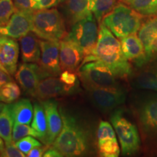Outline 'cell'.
Wrapping results in <instances>:
<instances>
[{
	"label": "cell",
	"mask_w": 157,
	"mask_h": 157,
	"mask_svg": "<svg viewBox=\"0 0 157 157\" xmlns=\"http://www.w3.org/2000/svg\"><path fill=\"white\" fill-rule=\"evenodd\" d=\"M63 120L60 134L51 145L62 156H84L93 149L92 132L82 121L60 107L59 109Z\"/></svg>",
	"instance_id": "cell-1"
},
{
	"label": "cell",
	"mask_w": 157,
	"mask_h": 157,
	"mask_svg": "<svg viewBox=\"0 0 157 157\" xmlns=\"http://www.w3.org/2000/svg\"><path fill=\"white\" fill-rule=\"evenodd\" d=\"M98 60L108 66L119 78L132 76V65L124 56L121 42L103 22L99 23L98 38L93 54L84 58L81 64Z\"/></svg>",
	"instance_id": "cell-2"
},
{
	"label": "cell",
	"mask_w": 157,
	"mask_h": 157,
	"mask_svg": "<svg viewBox=\"0 0 157 157\" xmlns=\"http://www.w3.org/2000/svg\"><path fill=\"white\" fill-rule=\"evenodd\" d=\"M132 111L140 132L142 147L147 154H157V93L139 95Z\"/></svg>",
	"instance_id": "cell-3"
},
{
	"label": "cell",
	"mask_w": 157,
	"mask_h": 157,
	"mask_svg": "<svg viewBox=\"0 0 157 157\" xmlns=\"http://www.w3.org/2000/svg\"><path fill=\"white\" fill-rule=\"evenodd\" d=\"M143 15L125 4H117L110 13L105 15L101 22L105 24L114 36L121 39L137 34L144 22Z\"/></svg>",
	"instance_id": "cell-4"
},
{
	"label": "cell",
	"mask_w": 157,
	"mask_h": 157,
	"mask_svg": "<svg viewBox=\"0 0 157 157\" xmlns=\"http://www.w3.org/2000/svg\"><path fill=\"white\" fill-rule=\"evenodd\" d=\"M31 32L44 40L60 41L67 36L63 17L56 8L34 10Z\"/></svg>",
	"instance_id": "cell-5"
},
{
	"label": "cell",
	"mask_w": 157,
	"mask_h": 157,
	"mask_svg": "<svg viewBox=\"0 0 157 157\" xmlns=\"http://www.w3.org/2000/svg\"><path fill=\"white\" fill-rule=\"evenodd\" d=\"M121 146V154L124 156L137 154L142 148V141L137 124L132 122L125 115L121 109L113 110L110 117Z\"/></svg>",
	"instance_id": "cell-6"
},
{
	"label": "cell",
	"mask_w": 157,
	"mask_h": 157,
	"mask_svg": "<svg viewBox=\"0 0 157 157\" xmlns=\"http://www.w3.org/2000/svg\"><path fill=\"white\" fill-rule=\"evenodd\" d=\"M76 73L86 90L121 87L112 71L98 60L81 64Z\"/></svg>",
	"instance_id": "cell-7"
},
{
	"label": "cell",
	"mask_w": 157,
	"mask_h": 157,
	"mask_svg": "<svg viewBox=\"0 0 157 157\" xmlns=\"http://www.w3.org/2000/svg\"><path fill=\"white\" fill-rule=\"evenodd\" d=\"M97 22L94 15L91 14L74 23L66 37L81 48L84 58L93 54L97 44L99 31Z\"/></svg>",
	"instance_id": "cell-8"
},
{
	"label": "cell",
	"mask_w": 157,
	"mask_h": 157,
	"mask_svg": "<svg viewBox=\"0 0 157 157\" xmlns=\"http://www.w3.org/2000/svg\"><path fill=\"white\" fill-rule=\"evenodd\" d=\"M87 91L93 105L104 113L113 111L126 101V91L121 87L93 88Z\"/></svg>",
	"instance_id": "cell-9"
},
{
	"label": "cell",
	"mask_w": 157,
	"mask_h": 157,
	"mask_svg": "<svg viewBox=\"0 0 157 157\" xmlns=\"http://www.w3.org/2000/svg\"><path fill=\"white\" fill-rule=\"evenodd\" d=\"M41 57L39 67L47 77L60 76V41L40 40Z\"/></svg>",
	"instance_id": "cell-10"
},
{
	"label": "cell",
	"mask_w": 157,
	"mask_h": 157,
	"mask_svg": "<svg viewBox=\"0 0 157 157\" xmlns=\"http://www.w3.org/2000/svg\"><path fill=\"white\" fill-rule=\"evenodd\" d=\"M15 77L23 91L34 97L39 82L47 76L39 65L34 63L23 62L20 64Z\"/></svg>",
	"instance_id": "cell-11"
},
{
	"label": "cell",
	"mask_w": 157,
	"mask_h": 157,
	"mask_svg": "<svg viewBox=\"0 0 157 157\" xmlns=\"http://www.w3.org/2000/svg\"><path fill=\"white\" fill-rule=\"evenodd\" d=\"M34 12L16 10L9 21L0 29V34L15 39H20L31 31Z\"/></svg>",
	"instance_id": "cell-12"
},
{
	"label": "cell",
	"mask_w": 157,
	"mask_h": 157,
	"mask_svg": "<svg viewBox=\"0 0 157 157\" xmlns=\"http://www.w3.org/2000/svg\"><path fill=\"white\" fill-rule=\"evenodd\" d=\"M40 103L44 107L48 124L47 134L43 143L51 146L62 129V117L58 107V103L55 100H43L40 101Z\"/></svg>",
	"instance_id": "cell-13"
},
{
	"label": "cell",
	"mask_w": 157,
	"mask_h": 157,
	"mask_svg": "<svg viewBox=\"0 0 157 157\" xmlns=\"http://www.w3.org/2000/svg\"><path fill=\"white\" fill-rule=\"evenodd\" d=\"M84 53L75 43L65 38L60 41V66L61 71H76L83 61Z\"/></svg>",
	"instance_id": "cell-14"
},
{
	"label": "cell",
	"mask_w": 157,
	"mask_h": 157,
	"mask_svg": "<svg viewBox=\"0 0 157 157\" xmlns=\"http://www.w3.org/2000/svg\"><path fill=\"white\" fill-rule=\"evenodd\" d=\"M123 54L129 61L133 62L137 68H140L148 63L146 50L137 34L120 39Z\"/></svg>",
	"instance_id": "cell-15"
},
{
	"label": "cell",
	"mask_w": 157,
	"mask_h": 157,
	"mask_svg": "<svg viewBox=\"0 0 157 157\" xmlns=\"http://www.w3.org/2000/svg\"><path fill=\"white\" fill-rule=\"evenodd\" d=\"M75 90L71 89L56 76H48L42 78L38 84L35 96L39 101L52 99L63 95L74 93Z\"/></svg>",
	"instance_id": "cell-16"
},
{
	"label": "cell",
	"mask_w": 157,
	"mask_h": 157,
	"mask_svg": "<svg viewBox=\"0 0 157 157\" xmlns=\"http://www.w3.org/2000/svg\"><path fill=\"white\" fill-rule=\"evenodd\" d=\"M19 52V44L15 39L0 34V60L10 75L17 71Z\"/></svg>",
	"instance_id": "cell-17"
},
{
	"label": "cell",
	"mask_w": 157,
	"mask_h": 157,
	"mask_svg": "<svg viewBox=\"0 0 157 157\" xmlns=\"http://www.w3.org/2000/svg\"><path fill=\"white\" fill-rule=\"evenodd\" d=\"M34 33L29 32L20 39L21 58L24 63H38L41 57L40 40Z\"/></svg>",
	"instance_id": "cell-18"
},
{
	"label": "cell",
	"mask_w": 157,
	"mask_h": 157,
	"mask_svg": "<svg viewBox=\"0 0 157 157\" xmlns=\"http://www.w3.org/2000/svg\"><path fill=\"white\" fill-rule=\"evenodd\" d=\"M64 2L66 17L71 25L93 14L90 0H65Z\"/></svg>",
	"instance_id": "cell-19"
},
{
	"label": "cell",
	"mask_w": 157,
	"mask_h": 157,
	"mask_svg": "<svg viewBox=\"0 0 157 157\" xmlns=\"http://www.w3.org/2000/svg\"><path fill=\"white\" fill-rule=\"evenodd\" d=\"M14 123L30 124L34 117V107L28 98H22L9 105Z\"/></svg>",
	"instance_id": "cell-20"
},
{
	"label": "cell",
	"mask_w": 157,
	"mask_h": 157,
	"mask_svg": "<svg viewBox=\"0 0 157 157\" xmlns=\"http://www.w3.org/2000/svg\"><path fill=\"white\" fill-rule=\"evenodd\" d=\"M139 68L140 70L133 76L132 85L137 89L157 92V71L148 66Z\"/></svg>",
	"instance_id": "cell-21"
},
{
	"label": "cell",
	"mask_w": 157,
	"mask_h": 157,
	"mask_svg": "<svg viewBox=\"0 0 157 157\" xmlns=\"http://www.w3.org/2000/svg\"><path fill=\"white\" fill-rule=\"evenodd\" d=\"M137 35L144 45L146 52L150 47L154 37L157 35V16L150 17L141 25Z\"/></svg>",
	"instance_id": "cell-22"
},
{
	"label": "cell",
	"mask_w": 157,
	"mask_h": 157,
	"mask_svg": "<svg viewBox=\"0 0 157 157\" xmlns=\"http://www.w3.org/2000/svg\"><path fill=\"white\" fill-rule=\"evenodd\" d=\"M14 121L12 117L9 105L0 113V137L5 141V146L13 143V129Z\"/></svg>",
	"instance_id": "cell-23"
},
{
	"label": "cell",
	"mask_w": 157,
	"mask_h": 157,
	"mask_svg": "<svg viewBox=\"0 0 157 157\" xmlns=\"http://www.w3.org/2000/svg\"><path fill=\"white\" fill-rule=\"evenodd\" d=\"M98 153L103 157H118L120 154V147L116 137H107L98 140Z\"/></svg>",
	"instance_id": "cell-24"
},
{
	"label": "cell",
	"mask_w": 157,
	"mask_h": 157,
	"mask_svg": "<svg viewBox=\"0 0 157 157\" xmlns=\"http://www.w3.org/2000/svg\"><path fill=\"white\" fill-rule=\"evenodd\" d=\"M117 5V0H90V7L98 23L110 13Z\"/></svg>",
	"instance_id": "cell-25"
},
{
	"label": "cell",
	"mask_w": 157,
	"mask_h": 157,
	"mask_svg": "<svg viewBox=\"0 0 157 157\" xmlns=\"http://www.w3.org/2000/svg\"><path fill=\"white\" fill-rule=\"evenodd\" d=\"M31 127L42 135L43 142L47 134L48 124H47L46 114H45L44 107L40 102L35 103L34 105V117L31 122Z\"/></svg>",
	"instance_id": "cell-26"
},
{
	"label": "cell",
	"mask_w": 157,
	"mask_h": 157,
	"mask_svg": "<svg viewBox=\"0 0 157 157\" xmlns=\"http://www.w3.org/2000/svg\"><path fill=\"white\" fill-rule=\"evenodd\" d=\"M21 91L19 86L13 81L7 82L0 88V101L6 103H12L17 101Z\"/></svg>",
	"instance_id": "cell-27"
},
{
	"label": "cell",
	"mask_w": 157,
	"mask_h": 157,
	"mask_svg": "<svg viewBox=\"0 0 157 157\" xmlns=\"http://www.w3.org/2000/svg\"><path fill=\"white\" fill-rule=\"evenodd\" d=\"M26 136L34 137L36 138L40 139L42 142V136L32 127L29 126V124H25L14 123L13 129V142H17L20 139Z\"/></svg>",
	"instance_id": "cell-28"
},
{
	"label": "cell",
	"mask_w": 157,
	"mask_h": 157,
	"mask_svg": "<svg viewBox=\"0 0 157 157\" xmlns=\"http://www.w3.org/2000/svg\"><path fill=\"white\" fill-rule=\"evenodd\" d=\"M119 1L146 17L147 13L155 5L157 0H119Z\"/></svg>",
	"instance_id": "cell-29"
},
{
	"label": "cell",
	"mask_w": 157,
	"mask_h": 157,
	"mask_svg": "<svg viewBox=\"0 0 157 157\" xmlns=\"http://www.w3.org/2000/svg\"><path fill=\"white\" fill-rule=\"evenodd\" d=\"M16 10L13 0H0V24L5 25Z\"/></svg>",
	"instance_id": "cell-30"
},
{
	"label": "cell",
	"mask_w": 157,
	"mask_h": 157,
	"mask_svg": "<svg viewBox=\"0 0 157 157\" xmlns=\"http://www.w3.org/2000/svg\"><path fill=\"white\" fill-rule=\"evenodd\" d=\"M35 138L36 137L32 136H26L20 139L17 142L14 143V144L17 148L26 155L31 149L36 146H42V143Z\"/></svg>",
	"instance_id": "cell-31"
},
{
	"label": "cell",
	"mask_w": 157,
	"mask_h": 157,
	"mask_svg": "<svg viewBox=\"0 0 157 157\" xmlns=\"http://www.w3.org/2000/svg\"><path fill=\"white\" fill-rule=\"evenodd\" d=\"M77 76V74L74 73V71L66 70L63 71V72L60 73L59 78L67 87L74 90H76L78 84Z\"/></svg>",
	"instance_id": "cell-32"
},
{
	"label": "cell",
	"mask_w": 157,
	"mask_h": 157,
	"mask_svg": "<svg viewBox=\"0 0 157 157\" xmlns=\"http://www.w3.org/2000/svg\"><path fill=\"white\" fill-rule=\"evenodd\" d=\"M65 0H31V5L34 10L50 9L63 2Z\"/></svg>",
	"instance_id": "cell-33"
},
{
	"label": "cell",
	"mask_w": 157,
	"mask_h": 157,
	"mask_svg": "<svg viewBox=\"0 0 157 157\" xmlns=\"http://www.w3.org/2000/svg\"><path fill=\"white\" fill-rule=\"evenodd\" d=\"M2 156L4 157H25L26 156L24 153H23L17 148L14 143H11L10 145L5 146V149L2 152Z\"/></svg>",
	"instance_id": "cell-34"
},
{
	"label": "cell",
	"mask_w": 157,
	"mask_h": 157,
	"mask_svg": "<svg viewBox=\"0 0 157 157\" xmlns=\"http://www.w3.org/2000/svg\"><path fill=\"white\" fill-rule=\"evenodd\" d=\"M17 10L34 12L31 5V0H13Z\"/></svg>",
	"instance_id": "cell-35"
},
{
	"label": "cell",
	"mask_w": 157,
	"mask_h": 157,
	"mask_svg": "<svg viewBox=\"0 0 157 157\" xmlns=\"http://www.w3.org/2000/svg\"><path fill=\"white\" fill-rule=\"evenodd\" d=\"M51 146L49 145H46L45 146H36L29 151L28 154H26V156L28 157H41L43 156L44 152L46 151L48 149L50 148Z\"/></svg>",
	"instance_id": "cell-36"
},
{
	"label": "cell",
	"mask_w": 157,
	"mask_h": 157,
	"mask_svg": "<svg viewBox=\"0 0 157 157\" xmlns=\"http://www.w3.org/2000/svg\"><path fill=\"white\" fill-rule=\"evenodd\" d=\"M146 52L147 58H148V63L153 57L157 56V35L154 37V39H153L151 44L150 47H149L148 50H147Z\"/></svg>",
	"instance_id": "cell-37"
},
{
	"label": "cell",
	"mask_w": 157,
	"mask_h": 157,
	"mask_svg": "<svg viewBox=\"0 0 157 157\" xmlns=\"http://www.w3.org/2000/svg\"><path fill=\"white\" fill-rule=\"evenodd\" d=\"M9 74H10L5 72V71L0 69V88L5 84H7V82L13 81V78Z\"/></svg>",
	"instance_id": "cell-38"
},
{
	"label": "cell",
	"mask_w": 157,
	"mask_h": 157,
	"mask_svg": "<svg viewBox=\"0 0 157 157\" xmlns=\"http://www.w3.org/2000/svg\"><path fill=\"white\" fill-rule=\"evenodd\" d=\"M43 156L44 157H61L62 155L60 154V153L59 152L57 149L53 148L52 146H51L44 152Z\"/></svg>",
	"instance_id": "cell-39"
},
{
	"label": "cell",
	"mask_w": 157,
	"mask_h": 157,
	"mask_svg": "<svg viewBox=\"0 0 157 157\" xmlns=\"http://www.w3.org/2000/svg\"><path fill=\"white\" fill-rule=\"evenodd\" d=\"M153 16H157V1L151 8L149 10L146 15V17H153Z\"/></svg>",
	"instance_id": "cell-40"
},
{
	"label": "cell",
	"mask_w": 157,
	"mask_h": 157,
	"mask_svg": "<svg viewBox=\"0 0 157 157\" xmlns=\"http://www.w3.org/2000/svg\"><path fill=\"white\" fill-rule=\"evenodd\" d=\"M145 66H148L149 67L154 68V69L157 71V56L153 57V58L149 60L148 63L145 65Z\"/></svg>",
	"instance_id": "cell-41"
},
{
	"label": "cell",
	"mask_w": 157,
	"mask_h": 157,
	"mask_svg": "<svg viewBox=\"0 0 157 157\" xmlns=\"http://www.w3.org/2000/svg\"><path fill=\"white\" fill-rule=\"evenodd\" d=\"M5 141H4L3 139L0 137V151H2V152L3 151V150L5 148Z\"/></svg>",
	"instance_id": "cell-42"
},
{
	"label": "cell",
	"mask_w": 157,
	"mask_h": 157,
	"mask_svg": "<svg viewBox=\"0 0 157 157\" xmlns=\"http://www.w3.org/2000/svg\"><path fill=\"white\" fill-rule=\"evenodd\" d=\"M6 106V104L3 103H1V101H0V113L2 112V111L4 110Z\"/></svg>",
	"instance_id": "cell-43"
},
{
	"label": "cell",
	"mask_w": 157,
	"mask_h": 157,
	"mask_svg": "<svg viewBox=\"0 0 157 157\" xmlns=\"http://www.w3.org/2000/svg\"><path fill=\"white\" fill-rule=\"evenodd\" d=\"M0 69H2V70H3V71H5V72H7V73H8V72H7V71L6 70V68H5V66H3V64L2 63V62H1V60H0ZM9 74V73H8Z\"/></svg>",
	"instance_id": "cell-44"
},
{
	"label": "cell",
	"mask_w": 157,
	"mask_h": 157,
	"mask_svg": "<svg viewBox=\"0 0 157 157\" xmlns=\"http://www.w3.org/2000/svg\"><path fill=\"white\" fill-rule=\"evenodd\" d=\"M0 156H2V151H0Z\"/></svg>",
	"instance_id": "cell-45"
},
{
	"label": "cell",
	"mask_w": 157,
	"mask_h": 157,
	"mask_svg": "<svg viewBox=\"0 0 157 157\" xmlns=\"http://www.w3.org/2000/svg\"><path fill=\"white\" fill-rule=\"evenodd\" d=\"M2 26V24H0V29H1V27Z\"/></svg>",
	"instance_id": "cell-46"
}]
</instances>
